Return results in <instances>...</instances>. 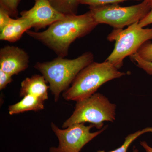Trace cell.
I'll return each instance as SVG.
<instances>
[{
    "mask_svg": "<svg viewBox=\"0 0 152 152\" xmlns=\"http://www.w3.org/2000/svg\"><path fill=\"white\" fill-rule=\"evenodd\" d=\"M98 25L89 11L80 15H65L45 31L28 30L26 34L43 44L59 57L66 56L71 44L90 34Z\"/></svg>",
    "mask_w": 152,
    "mask_h": 152,
    "instance_id": "obj_1",
    "label": "cell"
},
{
    "mask_svg": "<svg viewBox=\"0 0 152 152\" xmlns=\"http://www.w3.org/2000/svg\"><path fill=\"white\" fill-rule=\"evenodd\" d=\"M92 53L87 52L73 59L58 56L50 61L36 63L34 66L43 76L49 86L55 102L60 94L68 89L78 74L84 68L94 62Z\"/></svg>",
    "mask_w": 152,
    "mask_h": 152,
    "instance_id": "obj_2",
    "label": "cell"
},
{
    "mask_svg": "<svg viewBox=\"0 0 152 152\" xmlns=\"http://www.w3.org/2000/svg\"><path fill=\"white\" fill-rule=\"evenodd\" d=\"M125 75L108 61L93 62L78 74L70 87L63 92L62 97L67 101L83 99L95 94L104 84Z\"/></svg>",
    "mask_w": 152,
    "mask_h": 152,
    "instance_id": "obj_3",
    "label": "cell"
},
{
    "mask_svg": "<svg viewBox=\"0 0 152 152\" xmlns=\"http://www.w3.org/2000/svg\"><path fill=\"white\" fill-rule=\"evenodd\" d=\"M116 105L100 93H96L89 97L76 102L73 113L63 123L65 129L77 124L89 123L99 129H102L105 121L115 120Z\"/></svg>",
    "mask_w": 152,
    "mask_h": 152,
    "instance_id": "obj_4",
    "label": "cell"
},
{
    "mask_svg": "<svg viewBox=\"0 0 152 152\" xmlns=\"http://www.w3.org/2000/svg\"><path fill=\"white\" fill-rule=\"evenodd\" d=\"M107 38L115 43L113 52L106 61L119 69L126 57L137 53L144 44L152 39V28L141 27L137 22L125 29L113 30Z\"/></svg>",
    "mask_w": 152,
    "mask_h": 152,
    "instance_id": "obj_5",
    "label": "cell"
},
{
    "mask_svg": "<svg viewBox=\"0 0 152 152\" xmlns=\"http://www.w3.org/2000/svg\"><path fill=\"white\" fill-rule=\"evenodd\" d=\"M89 9L93 18L98 25H108L114 29H123L125 27L140 22L152 10L145 0L138 4L128 7L113 4L90 7Z\"/></svg>",
    "mask_w": 152,
    "mask_h": 152,
    "instance_id": "obj_6",
    "label": "cell"
},
{
    "mask_svg": "<svg viewBox=\"0 0 152 152\" xmlns=\"http://www.w3.org/2000/svg\"><path fill=\"white\" fill-rule=\"evenodd\" d=\"M52 129L58 140V145L49 148V152H80L83 147L102 132L106 127L91 132L95 127L91 124L86 126L84 123L72 125L65 129H59L52 122Z\"/></svg>",
    "mask_w": 152,
    "mask_h": 152,
    "instance_id": "obj_7",
    "label": "cell"
},
{
    "mask_svg": "<svg viewBox=\"0 0 152 152\" xmlns=\"http://www.w3.org/2000/svg\"><path fill=\"white\" fill-rule=\"evenodd\" d=\"M20 15L27 20L35 31L49 26L65 17L52 6L49 0H35L31 8L22 11Z\"/></svg>",
    "mask_w": 152,
    "mask_h": 152,
    "instance_id": "obj_8",
    "label": "cell"
},
{
    "mask_svg": "<svg viewBox=\"0 0 152 152\" xmlns=\"http://www.w3.org/2000/svg\"><path fill=\"white\" fill-rule=\"evenodd\" d=\"M30 57L23 49L6 46L0 49V70L13 76L26 69Z\"/></svg>",
    "mask_w": 152,
    "mask_h": 152,
    "instance_id": "obj_9",
    "label": "cell"
},
{
    "mask_svg": "<svg viewBox=\"0 0 152 152\" xmlns=\"http://www.w3.org/2000/svg\"><path fill=\"white\" fill-rule=\"evenodd\" d=\"M42 75H34L21 82L20 97L32 95L44 101L48 99V89L50 86Z\"/></svg>",
    "mask_w": 152,
    "mask_h": 152,
    "instance_id": "obj_10",
    "label": "cell"
},
{
    "mask_svg": "<svg viewBox=\"0 0 152 152\" xmlns=\"http://www.w3.org/2000/svg\"><path fill=\"white\" fill-rule=\"evenodd\" d=\"M31 28L27 20L20 17L12 18L2 29L0 30V40L10 42H15L19 40L25 32Z\"/></svg>",
    "mask_w": 152,
    "mask_h": 152,
    "instance_id": "obj_11",
    "label": "cell"
},
{
    "mask_svg": "<svg viewBox=\"0 0 152 152\" xmlns=\"http://www.w3.org/2000/svg\"><path fill=\"white\" fill-rule=\"evenodd\" d=\"M44 101L32 95H27L18 102L9 107L10 115L18 114L25 112L39 111L44 109Z\"/></svg>",
    "mask_w": 152,
    "mask_h": 152,
    "instance_id": "obj_12",
    "label": "cell"
},
{
    "mask_svg": "<svg viewBox=\"0 0 152 152\" xmlns=\"http://www.w3.org/2000/svg\"><path fill=\"white\" fill-rule=\"evenodd\" d=\"M58 12L65 15H77L79 0H49Z\"/></svg>",
    "mask_w": 152,
    "mask_h": 152,
    "instance_id": "obj_13",
    "label": "cell"
},
{
    "mask_svg": "<svg viewBox=\"0 0 152 152\" xmlns=\"http://www.w3.org/2000/svg\"><path fill=\"white\" fill-rule=\"evenodd\" d=\"M148 132L152 133V127L145 128L140 130L137 131L135 133L130 134L125 138L124 144L121 147L114 151L108 152H127L128 148L133 141L143 134ZM98 152H105L104 151H99Z\"/></svg>",
    "mask_w": 152,
    "mask_h": 152,
    "instance_id": "obj_14",
    "label": "cell"
},
{
    "mask_svg": "<svg viewBox=\"0 0 152 152\" xmlns=\"http://www.w3.org/2000/svg\"><path fill=\"white\" fill-rule=\"evenodd\" d=\"M22 0H0V8L7 11L11 17L17 18L19 4Z\"/></svg>",
    "mask_w": 152,
    "mask_h": 152,
    "instance_id": "obj_15",
    "label": "cell"
},
{
    "mask_svg": "<svg viewBox=\"0 0 152 152\" xmlns=\"http://www.w3.org/2000/svg\"><path fill=\"white\" fill-rule=\"evenodd\" d=\"M129 57L139 68L142 69L148 75H152V61H148L143 59L137 53Z\"/></svg>",
    "mask_w": 152,
    "mask_h": 152,
    "instance_id": "obj_16",
    "label": "cell"
},
{
    "mask_svg": "<svg viewBox=\"0 0 152 152\" xmlns=\"http://www.w3.org/2000/svg\"><path fill=\"white\" fill-rule=\"evenodd\" d=\"M128 0H79V3L81 4L87 5L90 7H98L107 5L118 4ZM140 1V0H134Z\"/></svg>",
    "mask_w": 152,
    "mask_h": 152,
    "instance_id": "obj_17",
    "label": "cell"
},
{
    "mask_svg": "<svg viewBox=\"0 0 152 152\" xmlns=\"http://www.w3.org/2000/svg\"><path fill=\"white\" fill-rule=\"evenodd\" d=\"M138 54L142 58L152 61V43H145L138 50Z\"/></svg>",
    "mask_w": 152,
    "mask_h": 152,
    "instance_id": "obj_18",
    "label": "cell"
},
{
    "mask_svg": "<svg viewBox=\"0 0 152 152\" xmlns=\"http://www.w3.org/2000/svg\"><path fill=\"white\" fill-rule=\"evenodd\" d=\"M13 81L12 76L0 70V90L5 88Z\"/></svg>",
    "mask_w": 152,
    "mask_h": 152,
    "instance_id": "obj_19",
    "label": "cell"
},
{
    "mask_svg": "<svg viewBox=\"0 0 152 152\" xmlns=\"http://www.w3.org/2000/svg\"><path fill=\"white\" fill-rule=\"evenodd\" d=\"M12 18L11 16L7 11L0 8V30L2 29Z\"/></svg>",
    "mask_w": 152,
    "mask_h": 152,
    "instance_id": "obj_20",
    "label": "cell"
},
{
    "mask_svg": "<svg viewBox=\"0 0 152 152\" xmlns=\"http://www.w3.org/2000/svg\"><path fill=\"white\" fill-rule=\"evenodd\" d=\"M152 24V9L139 22L140 26L142 28H144L148 25Z\"/></svg>",
    "mask_w": 152,
    "mask_h": 152,
    "instance_id": "obj_21",
    "label": "cell"
},
{
    "mask_svg": "<svg viewBox=\"0 0 152 152\" xmlns=\"http://www.w3.org/2000/svg\"><path fill=\"white\" fill-rule=\"evenodd\" d=\"M140 145L143 148L146 152H152V148L150 147L145 141L140 142Z\"/></svg>",
    "mask_w": 152,
    "mask_h": 152,
    "instance_id": "obj_22",
    "label": "cell"
},
{
    "mask_svg": "<svg viewBox=\"0 0 152 152\" xmlns=\"http://www.w3.org/2000/svg\"><path fill=\"white\" fill-rule=\"evenodd\" d=\"M152 9V0H145Z\"/></svg>",
    "mask_w": 152,
    "mask_h": 152,
    "instance_id": "obj_23",
    "label": "cell"
},
{
    "mask_svg": "<svg viewBox=\"0 0 152 152\" xmlns=\"http://www.w3.org/2000/svg\"><path fill=\"white\" fill-rule=\"evenodd\" d=\"M133 152H139L138 150L137 149H134L133 151Z\"/></svg>",
    "mask_w": 152,
    "mask_h": 152,
    "instance_id": "obj_24",
    "label": "cell"
}]
</instances>
